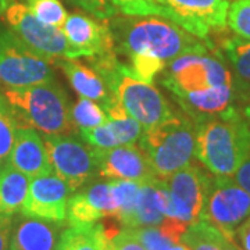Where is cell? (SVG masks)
Here are the masks:
<instances>
[{"label": "cell", "mask_w": 250, "mask_h": 250, "mask_svg": "<svg viewBox=\"0 0 250 250\" xmlns=\"http://www.w3.org/2000/svg\"><path fill=\"white\" fill-rule=\"evenodd\" d=\"M29 178L9 163L0 164V214L21 213L27 199Z\"/></svg>", "instance_id": "7402d4cb"}, {"label": "cell", "mask_w": 250, "mask_h": 250, "mask_svg": "<svg viewBox=\"0 0 250 250\" xmlns=\"http://www.w3.org/2000/svg\"><path fill=\"white\" fill-rule=\"evenodd\" d=\"M161 17L208 42L211 32L227 28L229 0H159Z\"/></svg>", "instance_id": "8fae6325"}, {"label": "cell", "mask_w": 250, "mask_h": 250, "mask_svg": "<svg viewBox=\"0 0 250 250\" xmlns=\"http://www.w3.org/2000/svg\"><path fill=\"white\" fill-rule=\"evenodd\" d=\"M107 88L126 114L142 125L143 131L174 116L160 90L153 83L135 78L126 64H123L116 77L107 83Z\"/></svg>", "instance_id": "8992f818"}, {"label": "cell", "mask_w": 250, "mask_h": 250, "mask_svg": "<svg viewBox=\"0 0 250 250\" xmlns=\"http://www.w3.org/2000/svg\"><path fill=\"white\" fill-rule=\"evenodd\" d=\"M93 152L102 178L143 182L156 177L141 147L135 146V143L111 149L93 147Z\"/></svg>", "instance_id": "9a60e30c"}, {"label": "cell", "mask_w": 250, "mask_h": 250, "mask_svg": "<svg viewBox=\"0 0 250 250\" xmlns=\"http://www.w3.org/2000/svg\"><path fill=\"white\" fill-rule=\"evenodd\" d=\"M106 250H145L141 241L136 238L132 228L124 227L108 239Z\"/></svg>", "instance_id": "1f68e13d"}, {"label": "cell", "mask_w": 250, "mask_h": 250, "mask_svg": "<svg viewBox=\"0 0 250 250\" xmlns=\"http://www.w3.org/2000/svg\"><path fill=\"white\" fill-rule=\"evenodd\" d=\"M250 215V195L231 177L210 175L200 220L235 241V232Z\"/></svg>", "instance_id": "52a82bcc"}, {"label": "cell", "mask_w": 250, "mask_h": 250, "mask_svg": "<svg viewBox=\"0 0 250 250\" xmlns=\"http://www.w3.org/2000/svg\"><path fill=\"white\" fill-rule=\"evenodd\" d=\"M168 250H192L189 246H188L185 242H179L177 245H174V246H171Z\"/></svg>", "instance_id": "8d00e7d4"}, {"label": "cell", "mask_w": 250, "mask_h": 250, "mask_svg": "<svg viewBox=\"0 0 250 250\" xmlns=\"http://www.w3.org/2000/svg\"><path fill=\"white\" fill-rule=\"evenodd\" d=\"M68 200L67 221L70 227L99 223L102 218H116V205L108 182H95L80 188Z\"/></svg>", "instance_id": "2e32d148"}, {"label": "cell", "mask_w": 250, "mask_h": 250, "mask_svg": "<svg viewBox=\"0 0 250 250\" xmlns=\"http://www.w3.org/2000/svg\"><path fill=\"white\" fill-rule=\"evenodd\" d=\"M62 224L17 213L13 218L10 250H57Z\"/></svg>", "instance_id": "e0dca14e"}, {"label": "cell", "mask_w": 250, "mask_h": 250, "mask_svg": "<svg viewBox=\"0 0 250 250\" xmlns=\"http://www.w3.org/2000/svg\"><path fill=\"white\" fill-rule=\"evenodd\" d=\"M170 196L166 179L153 177L141 182L134 215L126 228L156 227L163 223L168 210Z\"/></svg>", "instance_id": "d6986e66"}, {"label": "cell", "mask_w": 250, "mask_h": 250, "mask_svg": "<svg viewBox=\"0 0 250 250\" xmlns=\"http://www.w3.org/2000/svg\"><path fill=\"white\" fill-rule=\"evenodd\" d=\"M75 6L93 14L99 20H107L116 14L117 10L108 3V0H70Z\"/></svg>", "instance_id": "d6a6232c"}, {"label": "cell", "mask_w": 250, "mask_h": 250, "mask_svg": "<svg viewBox=\"0 0 250 250\" xmlns=\"http://www.w3.org/2000/svg\"><path fill=\"white\" fill-rule=\"evenodd\" d=\"M227 25L239 38L250 41V0H233L227 14Z\"/></svg>", "instance_id": "f1b7e54d"}, {"label": "cell", "mask_w": 250, "mask_h": 250, "mask_svg": "<svg viewBox=\"0 0 250 250\" xmlns=\"http://www.w3.org/2000/svg\"><path fill=\"white\" fill-rule=\"evenodd\" d=\"M27 7L41 22L50 27L62 28L68 17L60 0H24Z\"/></svg>", "instance_id": "83f0119b"}, {"label": "cell", "mask_w": 250, "mask_h": 250, "mask_svg": "<svg viewBox=\"0 0 250 250\" xmlns=\"http://www.w3.org/2000/svg\"><path fill=\"white\" fill-rule=\"evenodd\" d=\"M223 49L241 83L250 89V41L239 36L224 39Z\"/></svg>", "instance_id": "d4e9b609"}, {"label": "cell", "mask_w": 250, "mask_h": 250, "mask_svg": "<svg viewBox=\"0 0 250 250\" xmlns=\"http://www.w3.org/2000/svg\"><path fill=\"white\" fill-rule=\"evenodd\" d=\"M235 181L250 195V157L233 174Z\"/></svg>", "instance_id": "d590c367"}, {"label": "cell", "mask_w": 250, "mask_h": 250, "mask_svg": "<svg viewBox=\"0 0 250 250\" xmlns=\"http://www.w3.org/2000/svg\"><path fill=\"white\" fill-rule=\"evenodd\" d=\"M110 188L113 193V200L116 205V220L128 227L134 215L138 195L141 189V182L125 181V179H111Z\"/></svg>", "instance_id": "cb8c5ba5"}, {"label": "cell", "mask_w": 250, "mask_h": 250, "mask_svg": "<svg viewBox=\"0 0 250 250\" xmlns=\"http://www.w3.org/2000/svg\"><path fill=\"white\" fill-rule=\"evenodd\" d=\"M196 125L185 114H174L150 129H145L139 147L156 177L168 178L190 164L195 156Z\"/></svg>", "instance_id": "5b68a950"}, {"label": "cell", "mask_w": 250, "mask_h": 250, "mask_svg": "<svg viewBox=\"0 0 250 250\" xmlns=\"http://www.w3.org/2000/svg\"><path fill=\"white\" fill-rule=\"evenodd\" d=\"M107 113L104 108L95 103V100L80 98L77 103L71 106L72 125L78 129L95 128L107 121Z\"/></svg>", "instance_id": "484cf974"}, {"label": "cell", "mask_w": 250, "mask_h": 250, "mask_svg": "<svg viewBox=\"0 0 250 250\" xmlns=\"http://www.w3.org/2000/svg\"><path fill=\"white\" fill-rule=\"evenodd\" d=\"M235 239L238 241L242 250H250V215L238 227Z\"/></svg>", "instance_id": "e575fe53"}, {"label": "cell", "mask_w": 250, "mask_h": 250, "mask_svg": "<svg viewBox=\"0 0 250 250\" xmlns=\"http://www.w3.org/2000/svg\"><path fill=\"white\" fill-rule=\"evenodd\" d=\"M18 126L20 125L13 110L3 93H0V164H4L9 160Z\"/></svg>", "instance_id": "4316f807"}, {"label": "cell", "mask_w": 250, "mask_h": 250, "mask_svg": "<svg viewBox=\"0 0 250 250\" xmlns=\"http://www.w3.org/2000/svg\"><path fill=\"white\" fill-rule=\"evenodd\" d=\"M57 65L65 74L67 80L71 83L72 89L81 98L99 102L103 108L108 107L116 100L113 93L107 88L106 82L92 67L82 64L77 59L60 60Z\"/></svg>", "instance_id": "ffe728a7"}, {"label": "cell", "mask_w": 250, "mask_h": 250, "mask_svg": "<svg viewBox=\"0 0 250 250\" xmlns=\"http://www.w3.org/2000/svg\"><path fill=\"white\" fill-rule=\"evenodd\" d=\"M52 80V64L32 52L11 29L0 28V85L22 88Z\"/></svg>", "instance_id": "9c48e42d"}, {"label": "cell", "mask_w": 250, "mask_h": 250, "mask_svg": "<svg viewBox=\"0 0 250 250\" xmlns=\"http://www.w3.org/2000/svg\"><path fill=\"white\" fill-rule=\"evenodd\" d=\"M108 3L121 14L129 17H161L159 0H108Z\"/></svg>", "instance_id": "f546056e"}, {"label": "cell", "mask_w": 250, "mask_h": 250, "mask_svg": "<svg viewBox=\"0 0 250 250\" xmlns=\"http://www.w3.org/2000/svg\"><path fill=\"white\" fill-rule=\"evenodd\" d=\"M13 215L0 214V250H10Z\"/></svg>", "instance_id": "836d02e7"}, {"label": "cell", "mask_w": 250, "mask_h": 250, "mask_svg": "<svg viewBox=\"0 0 250 250\" xmlns=\"http://www.w3.org/2000/svg\"><path fill=\"white\" fill-rule=\"evenodd\" d=\"M4 14L10 29L46 62L57 65L60 60L75 59L62 28L41 22L27 4L11 3Z\"/></svg>", "instance_id": "30bf717a"}, {"label": "cell", "mask_w": 250, "mask_h": 250, "mask_svg": "<svg viewBox=\"0 0 250 250\" xmlns=\"http://www.w3.org/2000/svg\"><path fill=\"white\" fill-rule=\"evenodd\" d=\"M7 163L25 174L29 179L53 172L43 138L36 129L29 126H18Z\"/></svg>", "instance_id": "ac0fdd59"}, {"label": "cell", "mask_w": 250, "mask_h": 250, "mask_svg": "<svg viewBox=\"0 0 250 250\" xmlns=\"http://www.w3.org/2000/svg\"><path fill=\"white\" fill-rule=\"evenodd\" d=\"M52 171L67 184L71 192L99 175L93 147L74 135H43Z\"/></svg>", "instance_id": "ba28073f"}, {"label": "cell", "mask_w": 250, "mask_h": 250, "mask_svg": "<svg viewBox=\"0 0 250 250\" xmlns=\"http://www.w3.org/2000/svg\"><path fill=\"white\" fill-rule=\"evenodd\" d=\"M208 50L182 54L163 70V85L195 124L232 107L238 92L227 62Z\"/></svg>", "instance_id": "6da1fadb"}, {"label": "cell", "mask_w": 250, "mask_h": 250, "mask_svg": "<svg viewBox=\"0 0 250 250\" xmlns=\"http://www.w3.org/2000/svg\"><path fill=\"white\" fill-rule=\"evenodd\" d=\"M182 242L192 250H242L235 241L227 238L221 231L203 220L188 227Z\"/></svg>", "instance_id": "603a6c76"}, {"label": "cell", "mask_w": 250, "mask_h": 250, "mask_svg": "<svg viewBox=\"0 0 250 250\" xmlns=\"http://www.w3.org/2000/svg\"><path fill=\"white\" fill-rule=\"evenodd\" d=\"M245 117H246V120L249 121V124H250V102H249V104L245 107Z\"/></svg>", "instance_id": "f35d334b"}, {"label": "cell", "mask_w": 250, "mask_h": 250, "mask_svg": "<svg viewBox=\"0 0 250 250\" xmlns=\"http://www.w3.org/2000/svg\"><path fill=\"white\" fill-rule=\"evenodd\" d=\"M3 96L20 126L34 128L43 135H68L75 129L68 96L54 80L22 88H4Z\"/></svg>", "instance_id": "277c9868"}, {"label": "cell", "mask_w": 250, "mask_h": 250, "mask_svg": "<svg viewBox=\"0 0 250 250\" xmlns=\"http://www.w3.org/2000/svg\"><path fill=\"white\" fill-rule=\"evenodd\" d=\"M116 45L128 59H147L167 65L179 56L205 52L210 42L163 17H121L110 24Z\"/></svg>", "instance_id": "7a4b0ae2"}, {"label": "cell", "mask_w": 250, "mask_h": 250, "mask_svg": "<svg viewBox=\"0 0 250 250\" xmlns=\"http://www.w3.org/2000/svg\"><path fill=\"white\" fill-rule=\"evenodd\" d=\"M118 231L102 223L68 227L60 235L57 250H106L108 239Z\"/></svg>", "instance_id": "44dd1931"}, {"label": "cell", "mask_w": 250, "mask_h": 250, "mask_svg": "<svg viewBox=\"0 0 250 250\" xmlns=\"http://www.w3.org/2000/svg\"><path fill=\"white\" fill-rule=\"evenodd\" d=\"M10 4H11V0H0V14L6 13V10L9 9Z\"/></svg>", "instance_id": "74e56055"}, {"label": "cell", "mask_w": 250, "mask_h": 250, "mask_svg": "<svg viewBox=\"0 0 250 250\" xmlns=\"http://www.w3.org/2000/svg\"><path fill=\"white\" fill-rule=\"evenodd\" d=\"M75 59L96 57L116 52V41L106 20H95L82 13L68 14L62 27Z\"/></svg>", "instance_id": "5bb4252c"}, {"label": "cell", "mask_w": 250, "mask_h": 250, "mask_svg": "<svg viewBox=\"0 0 250 250\" xmlns=\"http://www.w3.org/2000/svg\"><path fill=\"white\" fill-rule=\"evenodd\" d=\"M132 231L136 235V238L141 241L145 250H168L171 246L175 245L161 232L159 225L132 228Z\"/></svg>", "instance_id": "4dcf8cb0"}, {"label": "cell", "mask_w": 250, "mask_h": 250, "mask_svg": "<svg viewBox=\"0 0 250 250\" xmlns=\"http://www.w3.org/2000/svg\"><path fill=\"white\" fill-rule=\"evenodd\" d=\"M208 174L192 163L166 178L168 189V210L166 217L175 218L187 225L197 223L205 202Z\"/></svg>", "instance_id": "7c38bea8"}, {"label": "cell", "mask_w": 250, "mask_h": 250, "mask_svg": "<svg viewBox=\"0 0 250 250\" xmlns=\"http://www.w3.org/2000/svg\"><path fill=\"white\" fill-rule=\"evenodd\" d=\"M72 192L54 172L29 179L27 199L21 213L47 221L62 224L67 220V207Z\"/></svg>", "instance_id": "4fadbf2b"}, {"label": "cell", "mask_w": 250, "mask_h": 250, "mask_svg": "<svg viewBox=\"0 0 250 250\" xmlns=\"http://www.w3.org/2000/svg\"><path fill=\"white\" fill-rule=\"evenodd\" d=\"M196 125L195 156L213 175L233 177L250 157V124L232 106Z\"/></svg>", "instance_id": "3957f363"}]
</instances>
